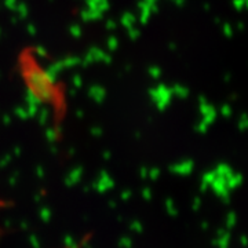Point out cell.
Here are the masks:
<instances>
[{
    "mask_svg": "<svg viewBox=\"0 0 248 248\" xmlns=\"http://www.w3.org/2000/svg\"><path fill=\"white\" fill-rule=\"evenodd\" d=\"M4 205H6V203H4V202H3V200H0V208H3V207H4Z\"/></svg>",
    "mask_w": 248,
    "mask_h": 248,
    "instance_id": "cell-1",
    "label": "cell"
}]
</instances>
